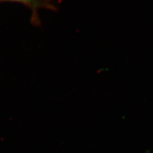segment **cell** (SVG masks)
<instances>
[{
	"label": "cell",
	"mask_w": 153,
	"mask_h": 153,
	"mask_svg": "<svg viewBox=\"0 0 153 153\" xmlns=\"http://www.w3.org/2000/svg\"><path fill=\"white\" fill-rule=\"evenodd\" d=\"M0 1H1V0H0Z\"/></svg>",
	"instance_id": "7a4b0ae2"
},
{
	"label": "cell",
	"mask_w": 153,
	"mask_h": 153,
	"mask_svg": "<svg viewBox=\"0 0 153 153\" xmlns=\"http://www.w3.org/2000/svg\"><path fill=\"white\" fill-rule=\"evenodd\" d=\"M1 1H14V2L21 3L27 7L32 12V23L37 26H39L41 24L39 14H38L40 9L56 10V7L53 4L52 0H1Z\"/></svg>",
	"instance_id": "6da1fadb"
}]
</instances>
